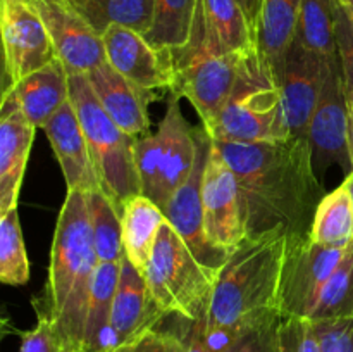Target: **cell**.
<instances>
[{
    "mask_svg": "<svg viewBox=\"0 0 353 352\" xmlns=\"http://www.w3.org/2000/svg\"><path fill=\"white\" fill-rule=\"evenodd\" d=\"M212 141L236 175L247 237L285 230L288 242L310 238L324 193L309 140Z\"/></svg>",
    "mask_w": 353,
    "mask_h": 352,
    "instance_id": "cell-1",
    "label": "cell"
},
{
    "mask_svg": "<svg viewBox=\"0 0 353 352\" xmlns=\"http://www.w3.org/2000/svg\"><path fill=\"white\" fill-rule=\"evenodd\" d=\"M288 235L272 230L245 237L217 275L205 328L248 331L281 321L279 286Z\"/></svg>",
    "mask_w": 353,
    "mask_h": 352,
    "instance_id": "cell-2",
    "label": "cell"
},
{
    "mask_svg": "<svg viewBox=\"0 0 353 352\" xmlns=\"http://www.w3.org/2000/svg\"><path fill=\"white\" fill-rule=\"evenodd\" d=\"M99 257L85 192H68L50 251L48 309L62 351L85 352V324Z\"/></svg>",
    "mask_w": 353,
    "mask_h": 352,
    "instance_id": "cell-3",
    "label": "cell"
},
{
    "mask_svg": "<svg viewBox=\"0 0 353 352\" xmlns=\"http://www.w3.org/2000/svg\"><path fill=\"white\" fill-rule=\"evenodd\" d=\"M69 99L78 114L100 188L112 199L119 214L133 197L141 195L134 161L138 138L121 130L100 106L86 72H69Z\"/></svg>",
    "mask_w": 353,
    "mask_h": 352,
    "instance_id": "cell-4",
    "label": "cell"
},
{
    "mask_svg": "<svg viewBox=\"0 0 353 352\" xmlns=\"http://www.w3.org/2000/svg\"><path fill=\"white\" fill-rule=\"evenodd\" d=\"M143 275L152 297L168 316L174 314L188 321H205L217 273L210 271L193 255L168 221L161 226Z\"/></svg>",
    "mask_w": 353,
    "mask_h": 352,
    "instance_id": "cell-5",
    "label": "cell"
},
{
    "mask_svg": "<svg viewBox=\"0 0 353 352\" xmlns=\"http://www.w3.org/2000/svg\"><path fill=\"white\" fill-rule=\"evenodd\" d=\"M196 154V128L190 126L179 107V97L171 93L159 130L140 137L134 144L141 195L164 209L172 193L192 175Z\"/></svg>",
    "mask_w": 353,
    "mask_h": 352,
    "instance_id": "cell-6",
    "label": "cell"
},
{
    "mask_svg": "<svg viewBox=\"0 0 353 352\" xmlns=\"http://www.w3.org/2000/svg\"><path fill=\"white\" fill-rule=\"evenodd\" d=\"M205 131L212 140L233 144L290 138L285 128L281 92L262 66L259 54L241 76L228 106Z\"/></svg>",
    "mask_w": 353,
    "mask_h": 352,
    "instance_id": "cell-7",
    "label": "cell"
},
{
    "mask_svg": "<svg viewBox=\"0 0 353 352\" xmlns=\"http://www.w3.org/2000/svg\"><path fill=\"white\" fill-rule=\"evenodd\" d=\"M174 61V85L171 93L190 100L207 128L219 117L233 97L241 76L248 69L257 50L245 54L214 55L188 41L185 47L171 50Z\"/></svg>",
    "mask_w": 353,
    "mask_h": 352,
    "instance_id": "cell-8",
    "label": "cell"
},
{
    "mask_svg": "<svg viewBox=\"0 0 353 352\" xmlns=\"http://www.w3.org/2000/svg\"><path fill=\"white\" fill-rule=\"evenodd\" d=\"M348 245L324 247L310 238L288 242L279 286V313L283 317L309 320L324 285L347 254Z\"/></svg>",
    "mask_w": 353,
    "mask_h": 352,
    "instance_id": "cell-9",
    "label": "cell"
},
{
    "mask_svg": "<svg viewBox=\"0 0 353 352\" xmlns=\"http://www.w3.org/2000/svg\"><path fill=\"white\" fill-rule=\"evenodd\" d=\"M3 92L57 59L50 35L30 0H2Z\"/></svg>",
    "mask_w": 353,
    "mask_h": 352,
    "instance_id": "cell-10",
    "label": "cell"
},
{
    "mask_svg": "<svg viewBox=\"0 0 353 352\" xmlns=\"http://www.w3.org/2000/svg\"><path fill=\"white\" fill-rule=\"evenodd\" d=\"M196 137H199V154H196L195 168L190 178L172 193L162 211H164L165 221L174 228L176 233L183 238L193 255L205 268L219 275L221 268L230 257V252L210 242L205 231L202 204V179L212 140L203 126L196 128Z\"/></svg>",
    "mask_w": 353,
    "mask_h": 352,
    "instance_id": "cell-11",
    "label": "cell"
},
{
    "mask_svg": "<svg viewBox=\"0 0 353 352\" xmlns=\"http://www.w3.org/2000/svg\"><path fill=\"white\" fill-rule=\"evenodd\" d=\"M331 57L310 50L293 40L283 59L278 78L285 128L290 138L309 140V126L319 102Z\"/></svg>",
    "mask_w": 353,
    "mask_h": 352,
    "instance_id": "cell-12",
    "label": "cell"
},
{
    "mask_svg": "<svg viewBox=\"0 0 353 352\" xmlns=\"http://www.w3.org/2000/svg\"><path fill=\"white\" fill-rule=\"evenodd\" d=\"M202 204L210 242L231 254L247 237L243 204L236 175L214 141L203 171Z\"/></svg>",
    "mask_w": 353,
    "mask_h": 352,
    "instance_id": "cell-13",
    "label": "cell"
},
{
    "mask_svg": "<svg viewBox=\"0 0 353 352\" xmlns=\"http://www.w3.org/2000/svg\"><path fill=\"white\" fill-rule=\"evenodd\" d=\"M309 144L314 166L338 164L350 175L353 166L348 152V97L338 54L330 61L326 81L309 126Z\"/></svg>",
    "mask_w": 353,
    "mask_h": 352,
    "instance_id": "cell-14",
    "label": "cell"
},
{
    "mask_svg": "<svg viewBox=\"0 0 353 352\" xmlns=\"http://www.w3.org/2000/svg\"><path fill=\"white\" fill-rule=\"evenodd\" d=\"M102 40L107 62L119 75L143 90L171 92L176 78L171 50L155 48L143 35L124 26H110Z\"/></svg>",
    "mask_w": 353,
    "mask_h": 352,
    "instance_id": "cell-15",
    "label": "cell"
},
{
    "mask_svg": "<svg viewBox=\"0 0 353 352\" xmlns=\"http://www.w3.org/2000/svg\"><path fill=\"white\" fill-rule=\"evenodd\" d=\"M69 72H90L103 64V40L65 0H30Z\"/></svg>",
    "mask_w": 353,
    "mask_h": 352,
    "instance_id": "cell-16",
    "label": "cell"
},
{
    "mask_svg": "<svg viewBox=\"0 0 353 352\" xmlns=\"http://www.w3.org/2000/svg\"><path fill=\"white\" fill-rule=\"evenodd\" d=\"M37 126L31 124L14 92L0 104V216L16 209Z\"/></svg>",
    "mask_w": 353,
    "mask_h": 352,
    "instance_id": "cell-17",
    "label": "cell"
},
{
    "mask_svg": "<svg viewBox=\"0 0 353 352\" xmlns=\"http://www.w3.org/2000/svg\"><path fill=\"white\" fill-rule=\"evenodd\" d=\"M165 316V311L152 297L143 273L123 257L110 314L114 349L155 330Z\"/></svg>",
    "mask_w": 353,
    "mask_h": 352,
    "instance_id": "cell-18",
    "label": "cell"
},
{
    "mask_svg": "<svg viewBox=\"0 0 353 352\" xmlns=\"http://www.w3.org/2000/svg\"><path fill=\"white\" fill-rule=\"evenodd\" d=\"M190 41L214 55L257 50L254 30L236 0H200Z\"/></svg>",
    "mask_w": 353,
    "mask_h": 352,
    "instance_id": "cell-19",
    "label": "cell"
},
{
    "mask_svg": "<svg viewBox=\"0 0 353 352\" xmlns=\"http://www.w3.org/2000/svg\"><path fill=\"white\" fill-rule=\"evenodd\" d=\"M86 76L100 106L121 130L137 138L150 135L147 107L155 99V92L131 83L107 61L86 72Z\"/></svg>",
    "mask_w": 353,
    "mask_h": 352,
    "instance_id": "cell-20",
    "label": "cell"
},
{
    "mask_svg": "<svg viewBox=\"0 0 353 352\" xmlns=\"http://www.w3.org/2000/svg\"><path fill=\"white\" fill-rule=\"evenodd\" d=\"M43 131L62 169L68 192L79 190L86 193L99 190L100 183L90 154L88 141L83 133L71 99L45 124Z\"/></svg>",
    "mask_w": 353,
    "mask_h": 352,
    "instance_id": "cell-21",
    "label": "cell"
},
{
    "mask_svg": "<svg viewBox=\"0 0 353 352\" xmlns=\"http://www.w3.org/2000/svg\"><path fill=\"white\" fill-rule=\"evenodd\" d=\"M9 90L17 97L31 124L43 128L69 100V71L57 57L24 76Z\"/></svg>",
    "mask_w": 353,
    "mask_h": 352,
    "instance_id": "cell-22",
    "label": "cell"
},
{
    "mask_svg": "<svg viewBox=\"0 0 353 352\" xmlns=\"http://www.w3.org/2000/svg\"><path fill=\"white\" fill-rule=\"evenodd\" d=\"M299 12L300 0H262L257 26V54L276 85L286 50L295 40Z\"/></svg>",
    "mask_w": 353,
    "mask_h": 352,
    "instance_id": "cell-23",
    "label": "cell"
},
{
    "mask_svg": "<svg viewBox=\"0 0 353 352\" xmlns=\"http://www.w3.org/2000/svg\"><path fill=\"white\" fill-rule=\"evenodd\" d=\"M124 257L137 269L145 273L154 252L161 226L165 223L164 211L152 199L137 195L124 206L123 214Z\"/></svg>",
    "mask_w": 353,
    "mask_h": 352,
    "instance_id": "cell-24",
    "label": "cell"
},
{
    "mask_svg": "<svg viewBox=\"0 0 353 352\" xmlns=\"http://www.w3.org/2000/svg\"><path fill=\"white\" fill-rule=\"evenodd\" d=\"M121 262H99L97 266L85 324V352L114 351L110 314L119 282Z\"/></svg>",
    "mask_w": 353,
    "mask_h": 352,
    "instance_id": "cell-25",
    "label": "cell"
},
{
    "mask_svg": "<svg viewBox=\"0 0 353 352\" xmlns=\"http://www.w3.org/2000/svg\"><path fill=\"white\" fill-rule=\"evenodd\" d=\"M102 37L110 26L147 35L154 21V0H65Z\"/></svg>",
    "mask_w": 353,
    "mask_h": 352,
    "instance_id": "cell-26",
    "label": "cell"
},
{
    "mask_svg": "<svg viewBox=\"0 0 353 352\" xmlns=\"http://www.w3.org/2000/svg\"><path fill=\"white\" fill-rule=\"evenodd\" d=\"M310 240L324 247H347L353 240V206L347 185L341 183L319 202L310 228Z\"/></svg>",
    "mask_w": 353,
    "mask_h": 352,
    "instance_id": "cell-27",
    "label": "cell"
},
{
    "mask_svg": "<svg viewBox=\"0 0 353 352\" xmlns=\"http://www.w3.org/2000/svg\"><path fill=\"white\" fill-rule=\"evenodd\" d=\"M200 0H154V21L147 35L148 43L161 50H178L192 37Z\"/></svg>",
    "mask_w": 353,
    "mask_h": 352,
    "instance_id": "cell-28",
    "label": "cell"
},
{
    "mask_svg": "<svg viewBox=\"0 0 353 352\" xmlns=\"http://www.w3.org/2000/svg\"><path fill=\"white\" fill-rule=\"evenodd\" d=\"M90 224L99 262H121L123 248V221L116 204L102 188L86 192Z\"/></svg>",
    "mask_w": 353,
    "mask_h": 352,
    "instance_id": "cell-29",
    "label": "cell"
},
{
    "mask_svg": "<svg viewBox=\"0 0 353 352\" xmlns=\"http://www.w3.org/2000/svg\"><path fill=\"white\" fill-rule=\"evenodd\" d=\"M295 38L324 57L336 55L334 0H300Z\"/></svg>",
    "mask_w": 353,
    "mask_h": 352,
    "instance_id": "cell-30",
    "label": "cell"
},
{
    "mask_svg": "<svg viewBox=\"0 0 353 352\" xmlns=\"http://www.w3.org/2000/svg\"><path fill=\"white\" fill-rule=\"evenodd\" d=\"M353 314V242L348 245L345 257L324 285L310 321L334 320Z\"/></svg>",
    "mask_w": 353,
    "mask_h": 352,
    "instance_id": "cell-31",
    "label": "cell"
},
{
    "mask_svg": "<svg viewBox=\"0 0 353 352\" xmlns=\"http://www.w3.org/2000/svg\"><path fill=\"white\" fill-rule=\"evenodd\" d=\"M30 280V261L16 209L0 216V282L24 285Z\"/></svg>",
    "mask_w": 353,
    "mask_h": 352,
    "instance_id": "cell-32",
    "label": "cell"
},
{
    "mask_svg": "<svg viewBox=\"0 0 353 352\" xmlns=\"http://www.w3.org/2000/svg\"><path fill=\"white\" fill-rule=\"evenodd\" d=\"M334 41L347 86L348 104H353V12L334 0Z\"/></svg>",
    "mask_w": 353,
    "mask_h": 352,
    "instance_id": "cell-33",
    "label": "cell"
},
{
    "mask_svg": "<svg viewBox=\"0 0 353 352\" xmlns=\"http://www.w3.org/2000/svg\"><path fill=\"white\" fill-rule=\"evenodd\" d=\"M276 352H323L312 321L283 317L276 335Z\"/></svg>",
    "mask_w": 353,
    "mask_h": 352,
    "instance_id": "cell-34",
    "label": "cell"
},
{
    "mask_svg": "<svg viewBox=\"0 0 353 352\" xmlns=\"http://www.w3.org/2000/svg\"><path fill=\"white\" fill-rule=\"evenodd\" d=\"M279 323H281V321H276V323L268 324V326L248 331V333L243 335L236 344H233L231 347H228L226 351L221 352H276V335H278ZM178 335L183 340V344H185V352H209L205 347H202L200 342L196 340L195 337H192L188 331H183L181 335Z\"/></svg>",
    "mask_w": 353,
    "mask_h": 352,
    "instance_id": "cell-35",
    "label": "cell"
},
{
    "mask_svg": "<svg viewBox=\"0 0 353 352\" xmlns=\"http://www.w3.org/2000/svg\"><path fill=\"white\" fill-rule=\"evenodd\" d=\"M312 326L323 352H353V314L312 321Z\"/></svg>",
    "mask_w": 353,
    "mask_h": 352,
    "instance_id": "cell-36",
    "label": "cell"
},
{
    "mask_svg": "<svg viewBox=\"0 0 353 352\" xmlns=\"http://www.w3.org/2000/svg\"><path fill=\"white\" fill-rule=\"evenodd\" d=\"M19 352H62L61 338L47 313H38L37 326L21 333Z\"/></svg>",
    "mask_w": 353,
    "mask_h": 352,
    "instance_id": "cell-37",
    "label": "cell"
},
{
    "mask_svg": "<svg viewBox=\"0 0 353 352\" xmlns=\"http://www.w3.org/2000/svg\"><path fill=\"white\" fill-rule=\"evenodd\" d=\"M112 352H185V344L172 331L155 328L134 340L119 345Z\"/></svg>",
    "mask_w": 353,
    "mask_h": 352,
    "instance_id": "cell-38",
    "label": "cell"
},
{
    "mask_svg": "<svg viewBox=\"0 0 353 352\" xmlns=\"http://www.w3.org/2000/svg\"><path fill=\"white\" fill-rule=\"evenodd\" d=\"M238 6L243 9L245 16H247L248 23H250L252 30H254L255 41H257V26L259 19H261V9H262V0H236Z\"/></svg>",
    "mask_w": 353,
    "mask_h": 352,
    "instance_id": "cell-39",
    "label": "cell"
},
{
    "mask_svg": "<svg viewBox=\"0 0 353 352\" xmlns=\"http://www.w3.org/2000/svg\"><path fill=\"white\" fill-rule=\"evenodd\" d=\"M348 152L353 166V104H348Z\"/></svg>",
    "mask_w": 353,
    "mask_h": 352,
    "instance_id": "cell-40",
    "label": "cell"
},
{
    "mask_svg": "<svg viewBox=\"0 0 353 352\" xmlns=\"http://www.w3.org/2000/svg\"><path fill=\"white\" fill-rule=\"evenodd\" d=\"M343 183H345V185H347L348 192H350V199H352V206H353V171L347 176V178H345Z\"/></svg>",
    "mask_w": 353,
    "mask_h": 352,
    "instance_id": "cell-41",
    "label": "cell"
},
{
    "mask_svg": "<svg viewBox=\"0 0 353 352\" xmlns=\"http://www.w3.org/2000/svg\"><path fill=\"white\" fill-rule=\"evenodd\" d=\"M340 2L343 3L345 7H348V9H350L352 12H353V0H340Z\"/></svg>",
    "mask_w": 353,
    "mask_h": 352,
    "instance_id": "cell-42",
    "label": "cell"
},
{
    "mask_svg": "<svg viewBox=\"0 0 353 352\" xmlns=\"http://www.w3.org/2000/svg\"><path fill=\"white\" fill-rule=\"evenodd\" d=\"M62 352H76V351H62Z\"/></svg>",
    "mask_w": 353,
    "mask_h": 352,
    "instance_id": "cell-43",
    "label": "cell"
}]
</instances>
